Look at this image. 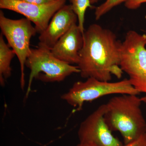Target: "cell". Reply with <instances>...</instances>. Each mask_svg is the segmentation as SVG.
I'll return each mask as SVG.
<instances>
[{
	"label": "cell",
	"mask_w": 146,
	"mask_h": 146,
	"mask_svg": "<svg viewBox=\"0 0 146 146\" xmlns=\"http://www.w3.org/2000/svg\"><path fill=\"white\" fill-rule=\"evenodd\" d=\"M100 1H101V0H90V3H91V5L94 4L96 3H98Z\"/></svg>",
	"instance_id": "cell-18"
},
{
	"label": "cell",
	"mask_w": 146,
	"mask_h": 146,
	"mask_svg": "<svg viewBox=\"0 0 146 146\" xmlns=\"http://www.w3.org/2000/svg\"><path fill=\"white\" fill-rule=\"evenodd\" d=\"M73 10L78 19V26L83 34L84 33L85 13L88 8H93L90 0H69Z\"/></svg>",
	"instance_id": "cell-12"
},
{
	"label": "cell",
	"mask_w": 146,
	"mask_h": 146,
	"mask_svg": "<svg viewBox=\"0 0 146 146\" xmlns=\"http://www.w3.org/2000/svg\"><path fill=\"white\" fill-rule=\"evenodd\" d=\"M20 1L27 3H29L40 5L50 2L52 0H20Z\"/></svg>",
	"instance_id": "cell-16"
},
{
	"label": "cell",
	"mask_w": 146,
	"mask_h": 146,
	"mask_svg": "<svg viewBox=\"0 0 146 146\" xmlns=\"http://www.w3.org/2000/svg\"><path fill=\"white\" fill-rule=\"evenodd\" d=\"M138 95L122 94L112 97L105 104L104 119L111 131L121 133L125 145L146 133V121Z\"/></svg>",
	"instance_id": "cell-2"
},
{
	"label": "cell",
	"mask_w": 146,
	"mask_h": 146,
	"mask_svg": "<svg viewBox=\"0 0 146 146\" xmlns=\"http://www.w3.org/2000/svg\"><path fill=\"white\" fill-rule=\"evenodd\" d=\"M145 3H146V0H129L125 3V5L128 9H135Z\"/></svg>",
	"instance_id": "cell-14"
},
{
	"label": "cell",
	"mask_w": 146,
	"mask_h": 146,
	"mask_svg": "<svg viewBox=\"0 0 146 146\" xmlns=\"http://www.w3.org/2000/svg\"><path fill=\"white\" fill-rule=\"evenodd\" d=\"M0 28L2 34L5 36L7 44L15 53L21 66L20 84L21 89L25 85V66L31 52L30 47L32 37L37 33L35 27L27 18L13 20L7 18L0 11Z\"/></svg>",
	"instance_id": "cell-6"
},
{
	"label": "cell",
	"mask_w": 146,
	"mask_h": 146,
	"mask_svg": "<svg viewBox=\"0 0 146 146\" xmlns=\"http://www.w3.org/2000/svg\"><path fill=\"white\" fill-rule=\"evenodd\" d=\"M66 0H52L43 4H33L20 0H0V8L23 15L35 25L37 33L46 29L55 13L65 5Z\"/></svg>",
	"instance_id": "cell-8"
},
{
	"label": "cell",
	"mask_w": 146,
	"mask_h": 146,
	"mask_svg": "<svg viewBox=\"0 0 146 146\" xmlns=\"http://www.w3.org/2000/svg\"><path fill=\"white\" fill-rule=\"evenodd\" d=\"M25 66L30 70L27 96L34 79L45 82H60L72 74L80 72L78 66L61 61L50 50L40 46L31 49Z\"/></svg>",
	"instance_id": "cell-5"
},
{
	"label": "cell",
	"mask_w": 146,
	"mask_h": 146,
	"mask_svg": "<svg viewBox=\"0 0 146 146\" xmlns=\"http://www.w3.org/2000/svg\"><path fill=\"white\" fill-rule=\"evenodd\" d=\"M76 146H97L94 144L89 143H81L80 142Z\"/></svg>",
	"instance_id": "cell-17"
},
{
	"label": "cell",
	"mask_w": 146,
	"mask_h": 146,
	"mask_svg": "<svg viewBox=\"0 0 146 146\" xmlns=\"http://www.w3.org/2000/svg\"><path fill=\"white\" fill-rule=\"evenodd\" d=\"M83 45L77 66L82 78L110 81L112 75L120 78L121 42L116 35L100 25H90L83 34Z\"/></svg>",
	"instance_id": "cell-1"
},
{
	"label": "cell",
	"mask_w": 146,
	"mask_h": 146,
	"mask_svg": "<svg viewBox=\"0 0 146 146\" xmlns=\"http://www.w3.org/2000/svg\"><path fill=\"white\" fill-rule=\"evenodd\" d=\"M78 19L71 5L63 6L51 19L46 29L40 34L38 46L51 50Z\"/></svg>",
	"instance_id": "cell-9"
},
{
	"label": "cell",
	"mask_w": 146,
	"mask_h": 146,
	"mask_svg": "<svg viewBox=\"0 0 146 146\" xmlns=\"http://www.w3.org/2000/svg\"><path fill=\"white\" fill-rule=\"evenodd\" d=\"M129 0H106L103 3L97 7L95 11V18L98 20L101 18L111 10L112 8L122 3H126Z\"/></svg>",
	"instance_id": "cell-13"
},
{
	"label": "cell",
	"mask_w": 146,
	"mask_h": 146,
	"mask_svg": "<svg viewBox=\"0 0 146 146\" xmlns=\"http://www.w3.org/2000/svg\"><path fill=\"white\" fill-rule=\"evenodd\" d=\"M123 146H146V133L137 140Z\"/></svg>",
	"instance_id": "cell-15"
},
{
	"label": "cell",
	"mask_w": 146,
	"mask_h": 146,
	"mask_svg": "<svg viewBox=\"0 0 146 146\" xmlns=\"http://www.w3.org/2000/svg\"><path fill=\"white\" fill-rule=\"evenodd\" d=\"M142 102H143L146 104V96H144L141 98Z\"/></svg>",
	"instance_id": "cell-19"
},
{
	"label": "cell",
	"mask_w": 146,
	"mask_h": 146,
	"mask_svg": "<svg viewBox=\"0 0 146 146\" xmlns=\"http://www.w3.org/2000/svg\"><path fill=\"white\" fill-rule=\"evenodd\" d=\"M140 94L127 79L110 82L89 78L85 81H78L74 83L67 93L62 95L61 98L75 108L76 110H80L84 103L104 96L112 94Z\"/></svg>",
	"instance_id": "cell-4"
},
{
	"label": "cell",
	"mask_w": 146,
	"mask_h": 146,
	"mask_svg": "<svg viewBox=\"0 0 146 146\" xmlns=\"http://www.w3.org/2000/svg\"><path fill=\"white\" fill-rule=\"evenodd\" d=\"M3 35H0V84L5 86L7 80L11 76L12 69L11 67V60L15 53L8 44L6 43Z\"/></svg>",
	"instance_id": "cell-11"
},
{
	"label": "cell",
	"mask_w": 146,
	"mask_h": 146,
	"mask_svg": "<svg viewBox=\"0 0 146 146\" xmlns=\"http://www.w3.org/2000/svg\"><path fill=\"white\" fill-rule=\"evenodd\" d=\"M146 35L130 30L121 42L120 66L131 85L146 96Z\"/></svg>",
	"instance_id": "cell-3"
},
{
	"label": "cell",
	"mask_w": 146,
	"mask_h": 146,
	"mask_svg": "<svg viewBox=\"0 0 146 146\" xmlns=\"http://www.w3.org/2000/svg\"><path fill=\"white\" fill-rule=\"evenodd\" d=\"M105 110V104L101 105L81 123L78 132L80 142L97 146H123L106 122Z\"/></svg>",
	"instance_id": "cell-7"
},
{
	"label": "cell",
	"mask_w": 146,
	"mask_h": 146,
	"mask_svg": "<svg viewBox=\"0 0 146 146\" xmlns=\"http://www.w3.org/2000/svg\"><path fill=\"white\" fill-rule=\"evenodd\" d=\"M83 34L77 24L72 27L51 49L58 59L69 64H78L79 52L83 45Z\"/></svg>",
	"instance_id": "cell-10"
}]
</instances>
